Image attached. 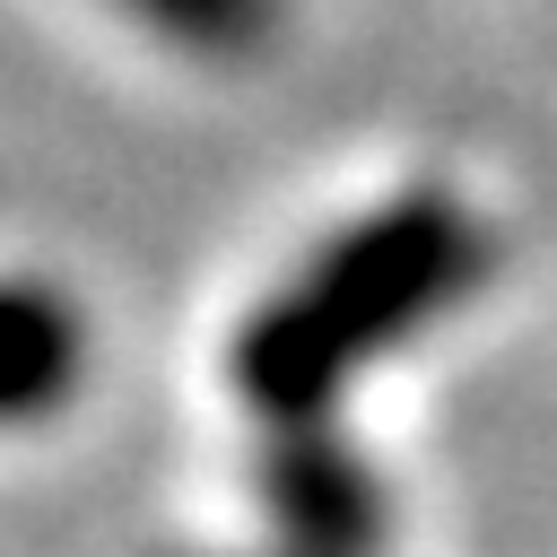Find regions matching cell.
Here are the masks:
<instances>
[{"mask_svg":"<svg viewBox=\"0 0 557 557\" xmlns=\"http://www.w3.org/2000/svg\"><path fill=\"white\" fill-rule=\"evenodd\" d=\"M479 278H487V226L453 191H400L357 226H339L287 287L252 305V322L235 331V392L270 426L331 418V400L374 357H392Z\"/></svg>","mask_w":557,"mask_h":557,"instance_id":"6da1fadb","label":"cell"},{"mask_svg":"<svg viewBox=\"0 0 557 557\" xmlns=\"http://www.w3.org/2000/svg\"><path fill=\"white\" fill-rule=\"evenodd\" d=\"M261 513H270L287 557H374L383 531H392V505H383L374 470L322 418L270 426V444H261Z\"/></svg>","mask_w":557,"mask_h":557,"instance_id":"7a4b0ae2","label":"cell"},{"mask_svg":"<svg viewBox=\"0 0 557 557\" xmlns=\"http://www.w3.org/2000/svg\"><path fill=\"white\" fill-rule=\"evenodd\" d=\"M87 374V322L44 278H0V426L52 418Z\"/></svg>","mask_w":557,"mask_h":557,"instance_id":"3957f363","label":"cell"},{"mask_svg":"<svg viewBox=\"0 0 557 557\" xmlns=\"http://www.w3.org/2000/svg\"><path fill=\"white\" fill-rule=\"evenodd\" d=\"M113 9H131L148 35H165L174 52H200V61H252L287 26V0H113Z\"/></svg>","mask_w":557,"mask_h":557,"instance_id":"277c9868","label":"cell"}]
</instances>
